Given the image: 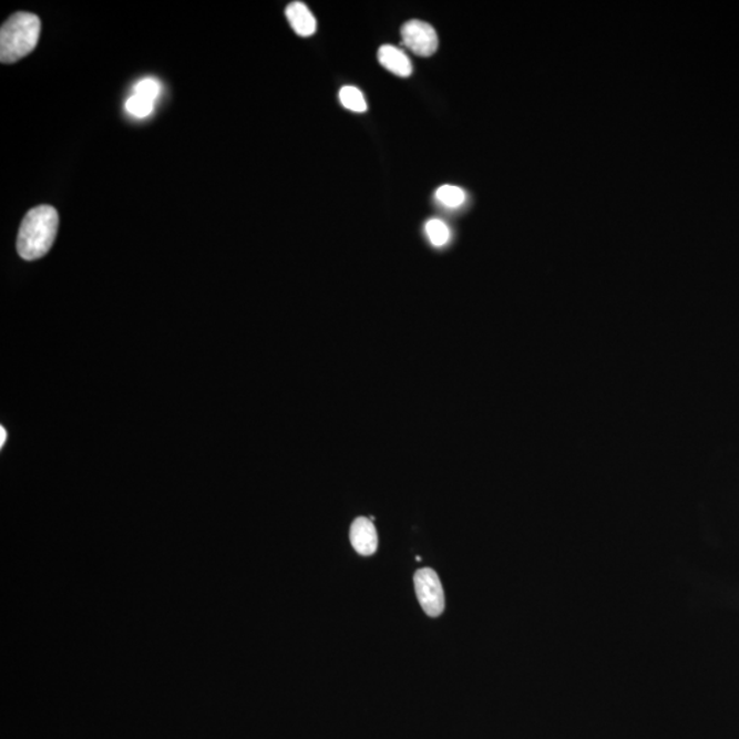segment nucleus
<instances>
[{"label":"nucleus","mask_w":739,"mask_h":739,"mask_svg":"<svg viewBox=\"0 0 739 739\" xmlns=\"http://www.w3.org/2000/svg\"><path fill=\"white\" fill-rule=\"evenodd\" d=\"M58 225L57 209L39 206L31 209L23 218L17 240V249L22 259L37 260L50 252L55 242Z\"/></svg>","instance_id":"f257e3e1"},{"label":"nucleus","mask_w":739,"mask_h":739,"mask_svg":"<svg viewBox=\"0 0 739 739\" xmlns=\"http://www.w3.org/2000/svg\"><path fill=\"white\" fill-rule=\"evenodd\" d=\"M42 22L31 13L11 16L0 29V61L16 63L31 54L39 43Z\"/></svg>","instance_id":"f03ea898"},{"label":"nucleus","mask_w":739,"mask_h":739,"mask_svg":"<svg viewBox=\"0 0 739 739\" xmlns=\"http://www.w3.org/2000/svg\"><path fill=\"white\" fill-rule=\"evenodd\" d=\"M415 592L419 604L427 615L438 618L445 609V595L438 573L432 568L418 569Z\"/></svg>","instance_id":"7ed1b4c3"},{"label":"nucleus","mask_w":739,"mask_h":739,"mask_svg":"<svg viewBox=\"0 0 739 739\" xmlns=\"http://www.w3.org/2000/svg\"><path fill=\"white\" fill-rule=\"evenodd\" d=\"M401 39L410 51L419 57H432L439 49L438 32L430 23L419 20L406 22L401 28Z\"/></svg>","instance_id":"20e7f679"},{"label":"nucleus","mask_w":739,"mask_h":739,"mask_svg":"<svg viewBox=\"0 0 739 739\" xmlns=\"http://www.w3.org/2000/svg\"><path fill=\"white\" fill-rule=\"evenodd\" d=\"M353 550L362 556H371L376 554L378 548V534L374 523L368 517H358L351 526L349 533Z\"/></svg>","instance_id":"39448f33"},{"label":"nucleus","mask_w":739,"mask_h":739,"mask_svg":"<svg viewBox=\"0 0 739 739\" xmlns=\"http://www.w3.org/2000/svg\"><path fill=\"white\" fill-rule=\"evenodd\" d=\"M285 14H287L290 27L294 28V31L298 33L299 37L310 38L317 32L316 17H314L310 9H308L305 3H290L287 10H285Z\"/></svg>","instance_id":"423d86ee"},{"label":"nucleus","mask_w":739,"mask_h":739,"mask_svg":"<svg viewBox=\"0 0 739 739\" xmlns=\"http://www.w3.org/2000/svg\"><path fill=\"white\" fill-rule=\"evenodd\" d=\"M378 61H380L381 65L389 70V72L400 75V78H409L412 73L410 58L393 45H382L381 49L378 50Z\"/></svg>","instance_id":"0eeeda50"},{"label":"nucleus","mask_w":739,"mask_h":739,"mask_svg":"<svg viewBox=\"0 0 739 739\" xmlns=\"http://www.w3.org/2000/svg\"><path fill=\"white\" fill-rule=\"evenodd\" d=\"M340 102L342 106L348 110H351L353 113H365L368 110V103L363 93L360 92L357 86H342L340 91Z\"/></svg>","instance_id":"6e6552de"},{"label":"nucleus","mask_w":739,"mask_h":739,"mask_svg":"<svg viewBox=\"0 0 739 739\" xmlns=\"http://www.w3.org/2000/svg\"><path fill=\"white\" fill-rule=\"evenodd\" d=\"M435 199L447 207L456 208L461 207L465 202V194L459 186L442 185L435 191Z\"/></svg>","instance_id":"1a4fd4ad"},{"label":"nucleus","mask_w":739,"mask_h":739,"mask_svg":"<svg viewBox=\"0 0 739 739\" xmlns=\"http://www.w3.org/2000/svg\"><path fill=\"white\" fill-rule=\"evenodd\" d=\"M427 235L434 247H444L451 238V230L440 219H430L427 226Z\"/></svg>","instance_id":"9d476101"},{"label":"nucleus","mask_w":739,"mask_h":739,"mask_svg":"<svg viewBox=\"0 0 739 739\" xmlns=\"http://www.w3.org/2000/svg\"><path fill=\"white\" fill-rule=\"evenodd\" d=\"M154 104V102L147 101V99L132 95L125 103V110L131 115L136 116V119H144V116L153 113Z\"/></svg>","instance_id":"9b49d317"},{"label":"nucleus","mask_w":739,"mask_h":739,"mask_svg":"<svg viewBox=\"0 0 739 739\" xmlns=\"http://www.w3.org/2000/svg\"><path fill=\"white\" fill-rule=\"evenodd\" d=\"M161 92V84L155 79H144L138 81L133 89V95L142 96L147 101L154 102L158 99Z\"/></svg>","instance_id":"f8f14e48"},{"label":"nucleus","mask_w":739,"mask_h":739,"mask_svg":"<svg viewBox=\"0 0 739 739\" xmlns=\"http://www.w3.org/2000/svg\"><path fill=\"white\" fill-rule=\"evenodd\" d=\"M6 440H8V432L4 428H0V448H3Z\"/></svg>","instance_id":"ddd939ff"}]
</instances>
